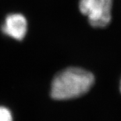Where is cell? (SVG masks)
<instances>
[{"label": "cell", "mask_w": 121, "mask_h": 121, "mask_svg": "<svg viewBox=\"0 0 121 121\" xmlns=\"http://www.w3.org/2000/svg\"><path fill=\"white\" fill-rule=\"evenodd\" d=\"M1 30L5 35L16 40H22L27 31L26 17L20 13H12L5 17Z\"/></svg>", "instance_id": "obj_3"}, {"label": "cell", "mask_w": 121, "mask_h": 121, "mask_svg": "<svg viewBox=\"0 0 121 121\" xmlns=\"http://www.w3.org/2000/svg\"><path fill=\"white\" fill-rule=\"evenodd\" d=\"M112 0H80L79 10L86 16L90 25L104 28L111 21Z\"/></svg>", "instance_id": "obj_2"}, {"label": "cell", "mask_w": 121, "mask_h": 121, "mask_svg": "<svg viewBox=\"0 0 121 121\" xmlns=\"http://www.w3.org/2000/svg\"><path fill=\"white\" fill-rule=\"evenodd\" d=\"M94 83V77L91 72L79 67H69L54 78L51 95L58 100L76 98L86 94Z\"/></svg>", "instance_id": "obj_1"}, {"label": "cell", "mask_w": 121, "mask_h": 121, "mask_svg": "<svg viewBox=\"0 0 121 121\" xmlns=\"http://www.w3.org/2000/svg\"><path fill=\"white\" fill-rule=\"evenodd\" d=\"M0 121H12V114L8 109L0 106Z\"/></svg>", "instance_id": "obj_4"}, {"label": "cell", "mask_w": 121, "mask_h": 121, "mask_svg": "<svg viewBox=\"0 0 121 121\" xmlns=\"http://www.w3.org/2000/svg\"></svg>", "instance_id": "obj_5"}]
</instances>
